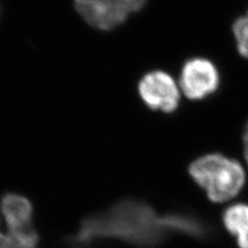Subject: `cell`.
<instances>
[{
    "mask_svg": "<svg viewBox=\"0 0 248 248\" xmlns=\"http://www.w3.org/2000/svg\"><path fill=\"white\" fill-rule=\"evenodd\" d=\"M174 232L203 237L206 227L187 214L162 216L142 202L123 201L106 212L85 218L71 242L83 247L97 240L116 239L139 246H152Z\"/></svg>",
    "mask_w": 248,
    "mask_h": 248,
    "instance_id": "6da1fadb",
    "label": "cell"
},
{
    "mask_svg": "<svg viewBox=\"0 0 248 248\" xmlns=\"http://www.w3.org/2000/svg\"><path fill=\"white\" fill-rule=\"evenodd\" d=\"M189 174L214 203H224L235 198L246 181L240 162L217 153L204 155L191 162Z\"/></svg>",
    "mask_w": 248,
    "mask_h": 248,
    "instance_id": "7a4b0ae2",
    "label": "cell"
},
{
    "mask_svg": "<svg viewBox=\"0 0 248 248\" xmlns=\"http://www.w3.org/2000/svg\"><path fill=\"white\" fill-rule=\"evenodd\" d=\"M77 12L86 23L99 30H111L145 5L146 0H74Z\"/></svg>",
    "mask_w": 248,
    "mask_h": 248,
    "instance_id": "3957f363",
    "label": "cell"
},
{
    "mask_svg": "<svg viewBox=\"0 0 248 248\" xmlns=\"http://www.w3.org/2000/svg\"><path fill=\"white\" fill-rule=\"evenodd\" d=\"M139 94L145 105L154 111L172 113L179 106L180 92L169 74L154 71L146 74L139 83Z\"/></svg>",
    "mask_w": 248,
    "mask_h": 248,
    "instance_id": "277c9868",
    "label": "cell"
},
{
    "mask_svg": "<svg viewBox=\"0 0 248 248\" xmlns=\"http://www.w3.org/2000/svg\"><path fill=\"white\" fill-rule=\"evenodd\" d=\"M219 85V74L210 60L192 58L184 63L180 87L184 95L192 100H200L214 93Z\"/></svg>",
    "mask_w": 248,
    "mask_h": 248,
    "instance_id": "5b68a950",
    "label": "cell"
},
{
    "mask_svg": "<svg viewBox=\"0 0 248 248\" xmlns=\"http://www.w3.org/2000/svg\"><path fill=\"white\" fill-rule=\"evenodd\" d=\"M0 211L9 231L33 228L34 208L29 199L19 193L7 192L0 201Z\"/></svg>",
    "mask_w": 248,
    "mask_h": 248,
    "instance_id": "8992f818",
    "label": "cell"
},
{
    "mask_svg": "<svg viewBox=\"0 0 248 248\" xmlns=\"http://www.w3.org/2000/svg\"><path fill=\"white\" fill-rule=\"evenodd\" d=\"M223 224L236 237L240 248H248V205L238 203L223 212Z\"/></svg>",
    "mask_w": 248,
    "mask_h": 248,
    "instance_id": "52a82bcc",
    "label": "cell"
},
{
    "mask_svg": "<svg viewBox=\"0 0 248 248\" xmlns=\"http://www.w3.org/2000/svg\"><path fill=\"white\" fill-rule=\"evenodd\" d=\"M232 32L236 40L238 52L248 59V11L246 15L239 17L232 24Z\"/></svg>",
    "mask_w": 248,
    "mask_h": 248,
    "instance_id": "ba28073f",
    "label": "cell"
},
{
    "mask_svg": "<svg viewBox=\"0 0 248 248\" xmlns=\"http://www.w3.org/2000/svg\"><path fill=\"white\" fill-rule=\"evenodd\" d=\"M0 227H1V220H0ZM0 248H17V245H16L15 240L10 232L7 234H3L0 230Z\"/></svg>",
    "mask_w": 248,
    "mask_h": 248,
    "instance_id": "9c48e42d",
    "label": "cell"
},
{
    "mask_svg": "<svg viewBox=\"0 0 248 248\" xmlns=\"http://www.w3.org/2000/svg\"><path fill=\"white\" fill-rule=\"evenodd\" d=\"M243 147H244V156L248 165V123L246 124L244 134H243Z\"/></svg>",
    "mask_w": 248,
    "mask_h": 248,
    "instance_id": "30bf717a",
    "label": "cell"
}]
</instances>
